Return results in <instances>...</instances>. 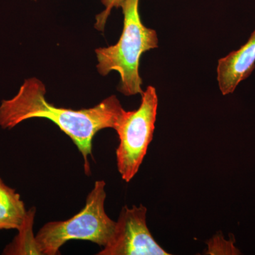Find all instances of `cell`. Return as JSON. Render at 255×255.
I'll use <instances>...</instances> for the list:
<instances>
[{"label":"cell","instance_id":"cell-4","mask_svg":"<svg viewBox=\"0 0 255 255\" xmlns=\"http://www.w3.org/2000/svg\"><path fill=\"white\" fill-rule=\"evenodd\" d=\"M157 108L155 87L148 86L142 93L138 108L124 110L116 128L119 140L116 151L117 168L126 182H130L138 172L153 139Z\"/></svg>","mask_w":255,"mask_h":255},{"label":"cell","instance_id":"cell-1","mask_svg":"<svg viewBox=\"0 0 255 255\" xmlns=\"http://www.w3.org/2000/svg\"><path fill=\"white\" fill-rule=\"evenodd\" d=\"M46 94V86L41 80H25L14 97L1 101L0 127L11 129L28 119H48L73 140L83 157L85 174L90 175L92 140L101 130H115L124 112L120 101L112 95L92 108L74 110L52 105Z\"/></svg>","mask_w":255,"mask_h":255},{"label":"cell","instance_id":"cell-9","mask_svg":"<svg viewBox=\"0 0 255 255\" xmlns=\"http://www.w3.org/2000/svg\"><path fill=\"white\" fill-rule=\"evenodd\" d=\"M235 239L226 241L222 235H216L208 243L209 254L211 255H240L241 252L234 246Z\"/></svg>","mask_w":255,"mask_h":255},{"label":"cell","instance_id":"cell-3","mask_svg":"<svg viewBox=\"0 0 255 255\" xmlns=\"http://www.w3.org/2000/svg\"><path fill=\"white\" fill-rule=\"evenodd\" d=\"M105 181H97L87 196L85 207L78 214L66 221L43 225L36 236L40 255H60L64 244L75 240L92 242L101 247L107 246L113 236L116 221L105 211Z\"/></svg>","mask_w":255,"mask_h":255},{"label":"cell","instance_id":"cell-2","mask_svg":"<svg viewBox=\"0 0 255 255\" xmlns=\"http://www.w3.org/2000/svg\"><path fill=\"white\" fill-rule=\"evenodd\" d=\"M140 0H124V28L120 39L114 46L95 50L99 73L106 76L112 71L119 73L118 90L126 96L142 95V80L139 74L142 55L158 48V36L155 30L146 27L139 14Z\"/></svg>","mask_w":255,"mask_h":255},{"label":"cell","instance_id":"cell-5","mask_svg":"<svg viewBox=\"0 0 255 255\" xmlns=\"http://www.w3.org/2000/svg\"><path fill=\"white\" fill-rule=\"evenodd\" d=\"M145 206H124L113 236L98 255H169L151 234Z\"/></svg>","mask_w":255,"mask_h":255},{"label":"cell","instance_id":"cell-6","mask_svg":"<svg viewBox=\"0 0 255 255\" xmlns=\"http://www.w3.org/2000/svg\"><path fill=\"white\" fill-rule=\"evenodd\" d=\"M255 69V28L249 39L239 49L220 58L217 81L223 95L233 94L242 82L247 80Z\"/></svg>","mask_w":255,"mask_h":255},{"label":"cell","instance_id":"cell-7","mask_svg":"<svg viewBox=\"0 0 255 255\" xmlns=\"http://www.w3.org/2000/svg\"><path fill=\"white\" fill-rule=\"evenodd\" d=\"M26 212L19 194L0 178V231H18L24 221Z\"/></svg>","mask_w":255,"mask_h":255},{"label":"cell","instance_id":"cell-10","mask_svg":"<svg viewBox=\"0 0 255 255\" xmlns=\"http://www.w3.org/2000/svg\"><path fill=\"white\" fill-rule=\"evenodd\" d=\"M124 1V0H102V2L105 6V9L97 16L95 28H97V30L104 31L107 18L110 16L111 11L113 8L121 7Z\"/></svg>","mask_w":255,"mask_h":255},{"label":"cell","instance_id":"cell-8","mask_svg":"<svg viewBox=\"0 0 255 255\" xmlns=\"http://www.w3.org/2000/svg\"><path fill=\"white\" fill-rule=\"evenodd\" d=\"M36 209L32 207L26 212L24 221L19 228L18 235L12 243L5 248L4 255H40L37 248L36 236H33L32 228L34 221Z\"/></svg>","mask_w":255,"mask_h":255}]
</instances>
